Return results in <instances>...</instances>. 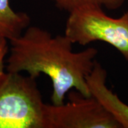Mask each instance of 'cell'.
<instances>
[{"instance_id": "cell-1", "label": "cell", "mask_w": 128, "mask_h": 128, "mask_svg": "<svg viewBox=\"0 0 128 128\" xmlns=\"http://www.w3.org/2000/svg\"><path fill=\"white\" fill-rule=\"evenodd\" d=\"M9 41L7 72L25 71L36 79L41 74L48 76L54 105L64 103L66 93L73 89L86 97L91 96L86 78L94 67L97 49L90 47L74 52L73 44L66 36L53 37L50 32L34 26H28L22 35Z\"/></svg>"}, {"instance_id": "cell-2", "label": "cell", "mask_w": 128, "mask_h": 128, "mask_svg": "<svg viewBox=\"0 0 128 128\" xmlns=\"http://www.w3.org/2000/svg\"><path fill=\"white\" fill-rule=\"evenodd\" d=\"M36 78L6 72L0 78V128H45Z\"/></svg>"}, {"instance_id": "cell-3", "label": "cell", "mask_w": 128, "mask_h": 128, "mask_svg": "<svg viewBox=\"0 0 128 128\" xmlns=\"http://www.w3.org/2000/svg\"><path fill=\"white\" fill-rule=\"evenodd\" d=\"M68 14L64 35L73 44L86 46L93 41H104L128 60V12L114 18L105 14L101 6L84 5Z\"/></svg>"}, {"instance_id": "cell-4", "label": "cell", "mask_w": 128, "mask_h": 128, "mask_svg": "<svg viewBox=\"0 0 128 128\" xmlns=\"http://www.w3.org/2000/svg\"><path fill=\"white\" fill-rule=\"evenodd\" d=\"M69 102L44 105L45 128H121V125L92 96L73 89Z\"/></svg>"}, {"instance_id": "cell-5", "label": "cell", "mask_w": 128, "mask_h": 128, "mask_svg": "<svg viewBox=\"0 0 128 128\" xmlns=\"http://www.w3.org/2000/svg\"><path fill=\"white\" fill-rule=\"evenodd\" d=\"M106 78L105 69L97 68L92 71L86 79L90 95L112 114L122 128H128V105L106 86Z\"/></svg>"}, {"instance_id": "cell-6", "label": "cell", "mask_w": 128, "mask_h": 128, "mask_svg": "<svg viewBox=\"0 0 128 128\" xmlns=\"http://www.w3.org/2000/svg\"><path fill=\"white\" fill-rule=\"evenodd\" d=\"M30 22L26 13L12 9L9 0H0V38L10 41L19 36Z\"/></svg>"}, {"instance_id": "cell-7", "label": "cell", "mask_w": 128, "mask_h": 128, "mask_svg": "<svg viewBox=\"0 0 128 128\" xmlns=\"http://www.w3.org/2000/svg\"><path fill=\"white\" fill-rule=\"evenodd\" d=\"M56 6L67 12L84 5H96L105 6L108 9H116L122 6L125 0H50Z\"/></svg>"}, {"instance_id": "cell-8", "label": "cell", "mask_w": 128, "mask_h": 128, "mask_svg": "<svg viewBox=\"0 0 128 128\" xmlns=\"http://www.w3.org/2000/svg\"><path fill=\"white\" fill-rule=\"evenodd\" d=\"M8 51V40L0 38V78L4 73V58Z\"/></svg>"}]
</instances>
